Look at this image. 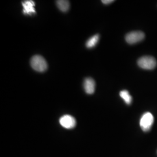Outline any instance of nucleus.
Instances as JSON below:
<instances>
[{"label": "nucleus", "mask_w": 157, "mask_h": 157, "mask_svg": "<svg viewBox=\"0 0 157 157\" xmlns=\"http://www.w3.org/2000/svg\"><path fill=\"white\" fill-rule=\"evenodd\" d=\"M30 65L34 71L39 72H45L48 67L45 59L40 56H33L30 60Z\"/></svg>", "instance_id": "1"}, {"label": "nucleus", "mask_w": 157, "mask_h": 157, "mask_svg": "<svg viewBox=\"0 0 157 157\" xmlns=\"http://www.w3.org/2000/svg\"><path fill=\"white\" fill-rule=\"evenodd\" d=\"M137 64L142 69L151 70L156 67L157 61L152 56H144L141 57L138 60Z\"/></svg>", "instance_id": "2"}, {"label": "nucleus", "mask_w": 157, "mask_h": 157, "mask_svg": "<svg viewBox=\"0 0 157 157\" xmlns=\"http://www.w3.org/2000/svg\"><path fill=\"white\" fill-rule=\"evenodd\" d=\"M154 123V117L150 112L144 113L140 119V125L144 132H148Z\"/></svg>", "instance_id": "3"}, {"label": "nucleus", "mask_w": 157, "mask_h": 157, "mask_svg": "<svg viewBox=\"0 0 157 157\" xmlns=\"http://www.w3.org/2000/svg\"><path fill=\"white\" fill-rule=\"evenodd\" d=\"M145 37V34L141 31L132 32L126 34L125 40L130 44H134L143 40Z\"/></svg>", "instance_id": "4"}, {"label": "nucleus", "mask_w": 157, "mask_h": 157, "mask_svg": "<svg viewBox=\"0 0 157 157\" xmlns=\"http://www.w3.org/2000/svg\"><path fill=\"white\" fill-rule=\"evenodd\" d=\"M59 124L66 129H72L75 127L76 121L73 117L69 115H65L60 118Z\"/></svg>", "instance_id": "5"}, {"label": "nucleus", "mask_w": 157, "mask_h": 157, "mask_svg": "<svg viewBox=\"0 0 157 157\" xmlns=\"http://www.w3.org/2000/svg\"><path fill=\"white\" fill-rule=\"evenodd\" d=\"M22 6L23 8V13L25 15H32V14L36 13L35 10V2L32 0H26L22 2Z\"/></svg>", "instance_id": "6"}, {"label": "nucleus", "mask_w": 157, "mask_h": 157, "mask_svg": "<svg viewBox=\"0 0 157 157\" xmlns=\"http://www.w3.org/2000/svg\"><path fill=\"white\" fill-rule=\"evenodd\" d=\"M84 89L86 93L92 94L95 91V81L92 78H86L84 80Z\"/></svg>", "instance_id": "7"}, {"label": "nucleus", "mask_w": 157, "mask_h": 157, "mask_svg": "<svg viewBox=\"0 0 157 157\" xmlns=\"http://www.w3.org/2000/svg\"><path fill=\"white\" fill-rule=\"evenodd\" d=\"M56 5L60 11L63 12H67L69 9V2L66 0L56 1Z\"/></svg>", "instance_id": "8"}, {"label": "nucleus", "mask_w": 157, "mask_h": 157, "mask_svg": "<svg viewBox=\"0 0 157 157\" xmlns=\"http://www.w3.org/2000/svg\"><path fill=\"white\" fill-rule=\"evenodd\" d=\"M100 39V36L98 34H95L91 37L89 39L87 40V41L86 43V45L87 48H91L94 47L95 45H97V43L98 42V40Z\"/></svg>", "instance_id": "9"}, {"label": "nucleus", "mask_w": 157, "mask_h": 157, "mask_svg": "<svg viewBox=\"0 0 157 157\" xmlns=\"http://www.w3.org/2000/svg\"><path fill=\"white\" fill-rule=\"evenodd\" d=\"M119 95L124 100L126 104L130 105L132 102V97L130 95L129 91L127 90H122L120 92Z\"/></svg>", "instance_id": "10"}, {"label": "nucleus", "mask_w": 157, "mask_h": 157, "mask_svg": "<svg viewBox=\"0 0 157 157\" xmlns=\"http://www.w3.org/2000/svg\"><path fill=\"white\" fill-rule=\"evenodd\" d=\"M113 1H114L113 0H102V1H101V2L104 4H109L113 2Z\"/></svg>", "instance_id": "11"}]
</instances>
